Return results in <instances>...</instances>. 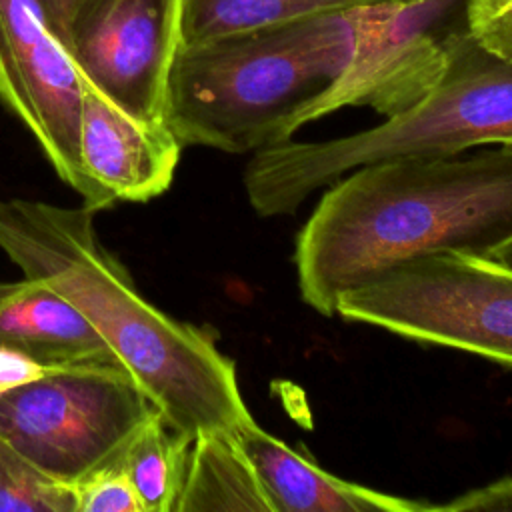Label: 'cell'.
<instances>
[{
  "instance_id": "6da1fadb",
  "label": "cell",
  "mask_w": 512,
  "mask_h": 512,
  "mask_svg": "<svg viewBox=\"0 0 512 512\" xmlns=\"http://www.w3.org/2000/svg\"><path fill=\"white\" fill-rule=\"evenodd\" d=\"M434 252L512 264V144L344 174L296 236V282L312 310L336 316L342 292Z\"/></svg>"
},
{
  "instance_id": "7a4b0ae2",
  "label": "cell",
  "mask_w": 512,
  "mask_h": 512,
  "mask_svg": "<svg viewBox=\"0 0 512 512\" xmlns=\"http://www.w3.org/2000/svg\"><path fill=\"white\" fill-rule=\"evenodd\" d=\"M88 206L0 198V250L22 276L68 298L106 340L160 416L190 438L254 422L236 364L214 336L148 302L106 250Z\"/></svg>"
},
{
  "instance_id": "3957f363",
  "label": "cell",
  "mask_w": 512,
  "mask_h": 512,
  "mask_svg": "<svg viewBox=\"0 0 512 512\" xmlns=\"http://www.w3.org/2000/svg\"><path fill=\"white\" fill-rule=\"evenodd\" d=\"M356 10L180 42L162 120L182 146L254 154L292 140L348 68Z\"/></svg>"
},
{
  "instance_id": "277c9868",
  "label": "cell",
  "mask_w": 512,
  "mask_h": 512,
  "mask_svg": "<svg viewBox=\"0 0 512 512\" xmlns=\"http://www.w3.org/2000/svg\"><path fill=\"white\" fill-rule=\"evenodd\" d=\"M494 144H512V58L484 46L464 24L450 40L442 76L416 104L362 132L258 150L246 164L244 190L256 214L282 216L364 164Z\"/></svg>"
},
{
  "instance_id": "5b68a950",
  "label": "cell",
  "mask_w": 512,
  "mask_h": 512,
  "mask_svg": "<svg viewBox=\"0 0 512 512\" xmlns=\"http://www.w3.org/2000/svg\"><path fill=\"white\" fill-rule=\"evenodd\" d=\"M336 316L512 368V264L464 252L404 260L342 292Z\"/></svg>"
},
{
  "instance_id": "8992f818",
  "label": "cell",
  "mask_w": 512,
  "mask_h": 512,
  "mask_svg": "<svg viewBox=\"0 0 512 512\" xmlns=\"http://www.w3.org/2000/svg\"><path fill=\"white\" fill-rule=\"evenodd\" d=\"M158 410L116 364L50 368L0 392V442L66 486L116 464Z\"/></svg>"
},
{
  "instance_id": "52a82bcc",
  "label": "cell",
  "mask_w": 512,
  "mask_h": 512,
  "mask_svg": "<svg viewBox=\"0 0 512 512\" xmlns=\"http://www.w3.org/2000/svg\"><path fill=\"white\" fill-rule=\"evenodd\" d=\"M466 0H388L356 12L354 54L314 120L346 106L382 118L416 104L442 76Z\"/></svg>"
},
{
  "instance_id": "ba28073f",
  "label": "cell",
  "mask_w": 512,
  "mask_h": 512,
  "mask_svg": "<svg viewBox=\"0 0 512 512\" xmlns=\"http://www.w3.org/2000/svg\"><path fill=\"white\" fill-rule=\"evenodd\" d=\"M180 44V0H76L62 46L94 92L146 122H164Z\"/></svg>"
},
{
  "instance_id": "9c48e42d",
  "label": "cell",
  "mask_w": 512,
  "mask_h": 512,
  "mask_svg": "<svg viewBox=\"0 0 512 512\" xmlns=\"http://www.w3.org/2000/svg\"><path fill=\"white\" fill-rule=\"evenodd\" d=\"M82 94L84 82L52 30L44 0H0V100L88 204L80 162Z\"/></svg>"
},
{
  "instance_id": "30bf717a",
  "label": "cell",
  "mask_w": 512,
  "mask_h": 512,
  "mask_svg": "<svg viewBox=\"0 0 512 512\" xmlns=\"http://www.w3.org/2000/svg\"><path fill=\"white\" fill-rule=\"evenodd\" d=\"M182 144L164 122L130 116L84 84L80 162L92 210L116 202H146L172 184Z\"/></svg>"
},
{
  "instance_id": "8fae6325",
  "label": "cell",
  "mask_w": 512,
  "mask_h": 512,
  "mask_svg": "<svg viewBox=\"0 0 512 512\" xmlns=\"http://www.w3.org/2000/svg\"><path fill=\"white\" fill-rule=\"evenodd\" d=\"M274 512H438V504L408 500L342 480L320 468L256 422L236 432Z\"/></svg>"
},
{
  "instance_id": "7c38bea8",
  "label": "cell",
  "mask_w": 512,
  "mask_h": 512,
  "mask_svg": "<svg viewBox=\"0 0 512 512\" xmlns=\"http://www.w3.org/2000/svg\"><path fill=\"white\" fill-rule=\"evenodd\" d=\"M0 346L44 368L122 366L106 340L68 298L26 276L0 282Z\"/></svg>"
},
{
  "instance_id": "4fadbf2b",
  "label": "cell",
  "mask_w": 512,
  "mask_h": 512,
  "mask_svg": "<svg viewBox=\"0 0 512 512\" xmlns=\"http://www.w3.org/2000/svg\"><path fill=\"white\" fill-rule=\"evenodd\" d=\"M274 512L236 432L192 438L176 512Z\"/></svg>"
},
{
  "instance_id": "5bb4252c",
  "label": "cell",
  "mask_w": 512,
  "mask_h": 512,
  "mask_svg": "<svg viewBox=\"0 0 512 512\" xmlns=\"http://www.w3.org/2000/svg\"><path fill=\"white\" fill-rule=\"evenodd\" d=\"M192 438L160 412L136 432L116 462L130 480L144 512H176Z\"/></svg>"
},
{
  "instance_id": "9a60e30c",
  "label": "cell",
  "mask_w": 512,
  "mask_h": 512,
  "mask_svg": "<svg viewBox=\"0 0 512 512\" xmlns=\"http://www.w3.org/2000/svg\"><path fill=\"white\" fill-rule=\"evenodd\" d=\"M388 0H180V42L256 26L348 12Z\"/></svg>"
},
{
  "instance_id": "2e32d148",
  "label": "cell",
  "mask_w": 512,
  "mask_h": 512,
  "mask_svg": "<svg viewBox=\"0 0 512 512\" xmlns=\"http://www.w3.org/2000/svg\"><path fill=\"white\" fill-rule=\"evenodd\" d=\"M0 512H76L74 488L52 480L0 442Z\"/></svg>"
},
{
  "instance_id": "e0dca14e",
  "label": "cell",
  "mask_w": 512,
  "mask_h": 512,
  "mask_svg": "<svg viewBox=\"0 0 512 512\" xmlns=\"http://www.w3.org/2000/svg\"><path fill=\"white\" fill-rule=\"evenodd\" d=\"M72 488L76 512H144L136 490L118 464L92 472Z\"/></svg>"
},
{
  "instance_id": "ac0fdd59",
  "label": "cell",
  "mask_w": 512,
  "mask_h": 512,
  "mask_svg": "<svg viewBox=\"0 0 512 512\" xmlns=\"http://www.w3.org/2000/svg\"><path fill=\"white\" fill-rule=\"evenodd\" d=\"M464 20L476 40L512 58V0H466Z\"/></svg>"
},
{
  "instance_id": "d6986e66",
  "label": "cell",
  "mask_w": 512,
  "mask_h": 512,
  "mask_svg": "<svg viewBox=\"0 0 512 512\" xmlns=\"http://www.w3.org/2000/svg\"><path fill=\"white\" fill-rule=\"evenodd\" d=\"M464 512V510H486V512H508L512 510V476L502 478L470 492H464L448 504H438V512Z\"/></svg>"
},
{
  "instance_id": "ffe728a7",
  "label": "cell",
  "mask_w": 512,
  "mask_h": 512,
  "mask_svg": "<svg viewBox=\"0 0 512 512\" xmlns=\"http://www.w3.org/2000/svg\"><path fill=\"white\" fill-rule=\"evenodd\" d=\"M46 370L28 356L0 346V392L42 376Z\"/></svg>"
},
{
  "instance_id": "44dd1931",
  "label": "cell",
  "mask_w": 512,
  "mask_h": 512,
  "mask_svg": "<svg viewBox=\"0 0 512 512\" xmlns=\"http://www.w3.org/2000/svg\"><path fill=\"white\" fill-rule=\"evenodd\" d=\"M44 4H46V12H48V18H50L52 30L58 36V40L62 42L76 0H44Z\"/></svg>"
}]
</instances>
